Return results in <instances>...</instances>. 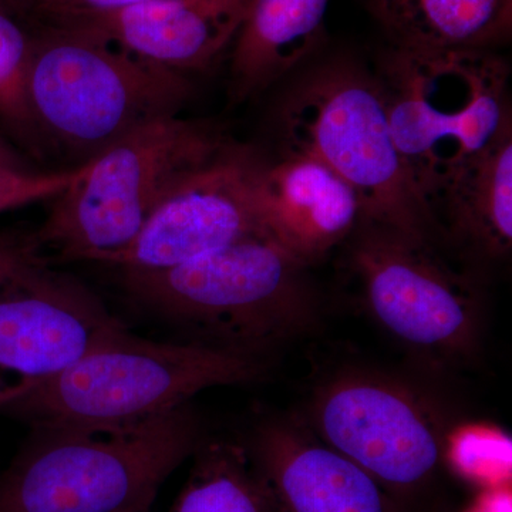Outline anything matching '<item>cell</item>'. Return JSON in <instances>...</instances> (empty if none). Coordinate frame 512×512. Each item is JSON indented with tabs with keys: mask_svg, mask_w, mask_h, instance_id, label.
<instances>
[{
	"mask_svg": "<svg viewBox=\"0 0 512 512\" xmlns=\"http://www.w3.org/2000/svg\"><path fill=\"white\" fill-rule=\"evenodd\" d=\"M208 124L161 117L130 131L50 200L37 231L22 239L37 261L100 262L127 247L175 188L231 148Z\"/></svg>",
	"mask_w": 512,
	"mask_h": 512,
	"instance_id": "obj_1",
	"label": "cell"
},
{
	"mask_svg": "<svg viewBox=\"0 0 512 512\" xmlns=\"http://www.w3.org/2000/svg\"><path fill=\"white\" fill-rule=\"evenodd\" d=\"M33 430L0 473V512H151L201 443L188 404L131 429Z\"/></svg>",
	"mask_w": 512,
	"mask_h": 512,
	"instance_id": "obj_2",
	"label": "cell"
},
{
	"mask_svg": "<svg viewBox=\"0 0 512 512\" xmlns=\"http://www.w3.org/2000/svg\"><path fill=\"white\" fill-rule=\"evenodd\" d=\"M305 266L255 234L174 268L124 271V285L197 343L256 357L312 326L316 305Z\"/></svg>",
	"mask_w": 512,
	"mask_h": 512,
	"instance_id": "obj_3",
	"label": "cell"
},
{
	"mask_svg": "<svg viewBox=\"0 0 512 512\" xmlns=\"http://www.w3.org/2000/svg\"><path fill=\"white\" fill-rule=\"evenodd\" d=\"M262 365L258 357L154 342L128 330L3 414L33 429H131L180 409L202 390L254 382Z\"/></svg>",
	"mask_w": 512,
	"mask_h": 512,
	"instance_id": "obj_4",
	"label": "cell"
},
{
	"mask_svg": "<svg viewBox=\"0 0 512 512\" xmlns=\"http://www.w3.org/2000/svg\"><path fill=\"white\" fill-rule=\"evenodd\" d=\"M184 74L160 69L96 37L49 23L33 36L29 100L45 150L80 167L130 131L175 116L190 96Z\"/></svg>",
	"mask_w": 512,
	"mask_h": 512,
	"instance_id": "obj_5",
	"label": "cell"
},
{
	"mask_svg": "<svg viewBox=\"0 0 512 512\" xmlns=\"http://www.w3.org/2000/svg\"><path fill=\"white\" fill-rule=\"evenodd\" d=\"M508 76V64L490 49L393 43L383 56L375 79L394 143L423 202L511 123Z\"/></svg>",
	"mask_w": 512,
	"mask_h": 512,
	"instance_id": "obj_6",
	"label": "cell"
},
{
	"mask_svg": "<svg viewBox=\"0 0 512 512\" xmlns=\"http://www.w3.org/2000/svg\"><path fill=\"white\" fill-rule=\"evenodd\" d=\"M288 153L328 165L362 204L363 220L436 244L437 232L407 173L375 76L332 64L293 92L282 114Z\"/></svg>",
	"mask_w": 512,
	"mask_h": 512,
	"instance_id": "obj_7",
	"label": "cell"
},
{
	"mask_svg": "<svg viewBox=\"0 0 512 512\" xmlns=\"http://www.w3.org/2000/svg\"><path fill=\"white\" fill-rule=\"evenodd\" d=\"M348 239V272L362 305L386 332L440 359L473 353L476 289L443 261L436 244L365 220Z\"/></svg>",
	"mask_w": 512,
	"mask_h": 512,
	"instance_id": "obj_8",
	"label": "cell"
},
{
	"mask_svg": "<svg viewBox=\"0 0 512 512\" xmlns=\"http://www.w3.org/2000/svg\"><path fill=\"white\" fill-rule=\"evenodd\" d=\"M127 332L82 282L23 259L0 275V414Z\"/></svg>",
	"mask_w": 512,
	"mask_h": 512,
	"instance_id": "obj_9",
	"label": "cell"
},
{
	"mask_svg": "<svg viewBox=\"0 0 512 512\" xmlns=\"http://www.w3.org/2000/svg\"><path fill=\"white\" fill-rule=\"evenodd\" d=\"M313 433L402 505L436 476L444 453L439 414L403 384L370 375L330 380L316 393Z\"/></svg>",
	"mask_w": 512,
	"mask_h": 512,
	"instance_id": "obj_10",
	"label": "cell"
},
{
	"mask_svg": "<svg viewBox=\"0 0 512 512\" xmlns=\"http://www.w3.org/2000/svg\"><path fill=\"white\" fill-rule=\"evenodd\" d=\"M261 167L247 150L232 146L175 188L137 237L101 264L123 271L174 268L265 234L256 201Z\"/></svg>",
	"mask_w": 512,
	"mask_h": 512,
	"instance_id": "obj_11",
	"label": "cell"
},
{
	"mask_svg": "<svg viewBox=\"0 0 512 512\" xmlns=\"http://www.w3.org/2000/svg\"><path fill=\"white\" fill-rule=\"evenodd\" d=\"M251 0H156L114 12L47 19L160 69L210 66L237 36Z\"/></svg>",
	"mask_w": 512,
	"mask_h": 512,
	"instance_id": "obj_12",
	"label": "cell"
},
{
	"mask_svg": "<svg viewBox=\"0 0 512 512\" xmlns=\"http://www.w3.org/2000/svg\"><path fill=\"white\" fill-rule=\"evenodd\" d=\"M247 448L281 512H402L376 478L295 421H265Z\"/></svg>",
	"mask_w": 512,
	"mask_h": 512,
	"instance_id": "obj_13",
	"label": "cell"
},
{
	"mask_svg": "<svg viewBox=\"0 0 512 512\" xmlns=\"http://www.w3.org/2000/svg\"><path fill=\"white\" fill-rule=\"evenodd\" d=\"M256 201L265 234L303 265L348 241L363 220L353 188L305 154L288 153L279 163L262 165Z\"/></svg>",
	"mask_w": 512,
	"mask_h": 512,
	"instance_id": "obj_14",
	"label": "cell"
},
{
	"mask_svg": "<svg viewBox=\"0 0 512 512\" xmlns=\"http://www.w3.org/2000/svg\"><path fill=\"white\" fill-rule=\"evenodd\" d=\"M437 235L485 259L512 247V127L424 198Z\"/></svg>",
	"mask_w": 512,
	"mask_h": 512,
	"instance_id": "obj_15",
	"label": "cell"
},
{
	"mask_svg": "<svg viewBox=\"0 0 512 512\" xmlns=\"http://www.w3.org/2000/svg\"><path fill=\"white\" fill-rule=\"evenodd\" d=\"M328 5L329 0H251L232 42L235 100L261 92L311 52Z\"/></svg>",
	"mask_w": 512,
	"mask_h": 512,
	"instance_id": "obj_16",
	"label": "cell"
},
{
	"mask_svg": "<svg viewBox=\"0 0 512 512\" xmlns=\"http://www.w3.org/2000/svg\"><path fill=\"white\" fill-rule=\"evenodd\" d=\"M394 45L490 49L510 32L512 0H369Z\"/></svg>",
	"mask_w": 512,
	"mask_h": 512,
	"instance_id": "obj_17",
	"label": "cell"
},
{
	"mask_svg": "<svg viewBox=\"0 0 512 512\" xmlns=\"http://www.w3.org/2000/svg\"><path fill=\"white\" fill-rule=\"evenodd\" d=\"M170 512H281L245 444L201 441Z\"/></svg>",
	"mask_w": 512,
	"mask_h": 512,
	"instance_id": "obj_18",
	"label": "cell"
},
{
	"mask_svg": "<svg viewBox=\"0 0 512 512\" xmlns=\"http://www.w3.org/2000/svg\"><path fill=\"white\" fill-rule=\"evenodd\" d=\"M0 0V124L33 156L45 154L29 100V67L33 36Z\"/></svg>",
	"mask_w": 512,
	"mask_h": 512,
	"instance_id": "obj_19",
	"label": "cell"
},
{
	"mask_svg": "<svg viewBox=\"0 0 512 512\" xmlns=\"http://www.w3.org/2000/svg\"><path fill=\"white\" fill-rule=\"evenodd\" d=\"M451 460L468 480L490 488L505 487L511 474L510 447L495 437H458Z\"/></svg>",
	"mask_w": 512,
	"mask_h": 512,
	"instance_id": "obj_20",
	"label": "cell"
},
{
	"mask_svg": "<svg viewBox=\"0 0 512 512\" xmlns=\"http://www.w3.org/2000/svg\"><path fill=\"white\" fill-rule=\"evenodd\" d=\"M82 167L62 171H37L32 168L0 173V214L29 207L36 202L53 200L72 183Z\"/></svg>",
	"mask_w": 512,
	"mask_h": 512,
	"instance_id": "obj_21",
	"label": "cell"
},
{
	"mask_svg": "<svg viewBox=\"0 0 512 512\" xmlns=\"http://www.w3.org/2000/svg\"><path fill=\"white\" fill-rule=\"evenodd\" d=\"M156 0H50L40 10L46 19L63 18V16L87 15V13L114 12Z\"/></svg>",
	"mask_w": 512,
	"mask_h": 512,
	"instance_id": "obj_22",
	"label": "cell"
},
{
	"mask_svg": "<svg viewBox=\"0 0 512 512\" xmlns=\"http://www.w3.org/2000/svg\"><path fill=\"white\" fill-rule=\"evenodd\" d=\"M466 512H511L510 490L507 487L490 488Z\"/></svg>",
	"mask_w": 512,
	"mask_h": 512,
	"instance_id": "obj_23",
	"label": "cell"
},
{
	"mask_svg": "<svg viewBox=\"0 0 512 512\" xmlns=\"http://www.w3.org/2000/svg\"><path fill=\"white\" fill-rule=\"evenodd\" d=\"M29 254L23 247V241H0V275L8 272L13 266L28 258Z\"/></svg>",
	"mask_w": 512,
	"mask_h": 512,
	"instance_id": "obj_24",
	"label": "cell"
},
{
	"mask_svg": "<svg viewBox=\"0 0 512 512\" xmlns=\"http://www.w3.org/2000/svg\"><path fill=\"white\" fill-rule=\"evenodd\" d=\"M25 170H32V167L23 160V157L10 146L5 138L0 137V173Z\"/></svg>",
	"mask_w": 512,
	"mask_h": 512,
	"instance_id": "obj_25",
	"label": "cell"
},
{
	"mask_svg": "<svg viewBox=\"0 0 512 512\" xmlns=\"http://www.w3.org/2000/svg\"><path fill=\"white\" fill-rule=\"evenodd\" d=\"M13 6H26V8L35 9L37 12H40L50 0H9Z\"/></svg>",
	"mask_w": 512,
	"mask_h": 512,
	"instance_id": "obj_26",
	"label": "cell"
},
{
	"mask_svg": "<svg viewBox=\"0 0 512 512\" xmlns=\"http://www.w3.org/2000/svg\"><path fill=\"white\" fill-rule=\"evenodd\" d=\"M6 2H9V0H6ZM10 3V2H9ZM10 5H12V3H10ZM13 6V5H12Z\"/></svg>",
	"mask_w": 512,
	"mask_h": 512,
	"instance_id": "obj_27",
	"label": "cell"
}]
</instances>
